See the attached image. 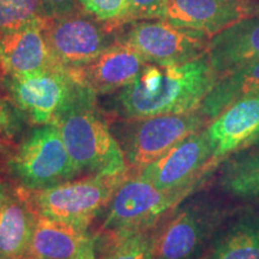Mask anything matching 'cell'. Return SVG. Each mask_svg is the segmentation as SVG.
<instances>
[{"mask_svg":"<svg viewBox=\"0 0 259 259\" xmlns=\"http://www.w3.org/2000/svg\"><path fill=\"white\" fill-rule=\"evenodd\" d=\"M15 144L10 139L0 138V166L6 163L8 164L9 158L15 151Z\"/></svg>","mask_w":259,"mask_h":259,"instance_id":"28","label":"cell"},{"mask_svg":"<svg viewBox=\"0 0 259 259\" xmlns=\"http://www.w3.org/2000/svg\"><path fill=\"white\" fill-rule=\"evenodd\" d=\"M25 120L11 100L0 96V138L12 139L22 134Z\"/></svg>","mask_w":259,"mask_h":259,"instance_id":"25","label":"cell"},{"mask_svg":"<svg viewBox=\"0 0 259 259\" xmlns=\"http://www.w3.org/2000/svg\"><path fill=\"white\" fill-rule=\"evenodd\" d=\"M56 126L79 173L118 176L127 171L124 151L100 114L96 97L74 106Z\"/></svg>","mask_w":259,"mask_h":259,"instance_id":"2","label":"cell"},{"mask_svg":"<svg viewBox=\"0 0 259 259\" xmlns=\"http://www.w3.org/2000/svg\"><path fill=\"white\" fill-rule=\"evenodd\" d=\"M218 79L206 54L180 65L148 63L116 92L113 109L126 120L198 111Z\"/></svg>","mask_w":259,"mask_h":259,"instance_id":"1","label":"cell"},{"mask_svg":"<svg viewBox=\"0 0 259 259\" xmlns=\"http://www.w3.org/2000/svg\"><path fill=\"white\" fill-rule=\"evenodd\" d=\"M259 12V0H169L167 19L210 37Z\"/></svg>","mask_w":259,"mask_h":259,"instance_id":"13","label":"cell"},{"mask_svg":"<svg viewBox=\"0 0 259 259\" xmlns=\"http://www.w3.org/2000/svg\"><path fill=\"white\" fill-rule=\"evenodd\" d=\"M210 36L168 19H142L125 23L116 30L115 41L134 48L147 63L180 65L208 52Z\"/></svg>","mask_w":259,"mask_h":259,"instance_id":"8","label":"cell"},{"mask_svg":"<svg viewBox=\"0 0 259 259\" xmlns=\"http://www.w3.org/2000/svg\"><path fill=\"white\" fill-rule=\"evenodd\" d=\"M94 244H95V242H94ZM94 244L87 246L84 250L80 251L77 255H74L72 259H96L95 251H94Z\"/></svg>","mask_w":259,"mask_h":259,"instance_id":"29","label":"cell"},{"mask_svg":"<svg viewBox=\"0 0 259 259\" xmlns=\"http://www.w3.org/2000/svg\"><path fill=\"white\" fill-rule=\"evenodd\" d=\"M53 17H61L79 12L78 0H44Z\"/></svg>","mask_w":259,"mask_h":259,"instance_id":"27","label":"cell"},{"mask_svg":"<svg viewBox=\"0 0 259 259\" xmlns=\"http://www.w3.org/2000/svg\"><path fill=\"white\" fill-rule=\"evenodd\" d=\"M196 189L163 191L137 174L126 178L108 204L102 231L116 240L153 229Z\"/></svg>","mask_w":259,"mask_h":259,"instance_id":"6","label":"cell"},{"mask_svg":"<svg viewBox=\"0 0 259 259\" xmlns=\"http://www.w3.org/2000/svg\"><path fill=\"white\" fill-rule=\"evenodd\" d=\"M258 144H259V143H258ZM258 144H257V145H258Z\"/></svg>","mask_w":259,"mask_h":259,"instance_id":"33","label":"cell"},{"mask_svg":"<svg viewBox=\"0 0 259 259\" xmlns=\"http://www.w3.org/2000/svg\"><path fill=\"white\" fill-rule=\"evenodd\" d=\"M0 259H37L35 257V254L29 250L28 252H25L24 254L21 255H16V257H4V255H0Z\"/></svg>","mask_w":259,"mask_h":259,"instance_id":"31","label":"cell"},{"mask_svg":"<svg viewBox=\"0 0 259 259\" xmlns=\"http://www.w3.org/2000/svg\"><path fill=\"white\" fill-rule=\"evenodd\" d=\"M34 221L35 213L17 191L0 203V255L16 257L30 250Z\"/></svg>","mask_w":259,"mask_h":259,"instance_id":"19","label":"cell"},{"mask_svg":"<svg viewBox=\"0 0 259 259\" xmlns=\"http://www.w3.org/2000/svg\"><path fill=\"white\" fill-rule=\"evenodd\" d=\"M228 216L209 196L181 202L154 228L153 259H200Z\"/></svg>","mask_w":259,"mask_h":259,"instance_id":"4","label":"cell"},{"mask_svg":"<svg viewBox=\"0 0 259 259\" xmlns=\"http://www.w3.org/2000/svg\"><path fill=\"white\" fill-rule=\"evenodd\" d=\"M52 17L44 0H0V35Z\"/></svg>","mask_w":259,"mask_h":259,"instance_id":"22","label":"cell"},{"mask_svg":"<svg viewBox=\"0 0 259 259\" xmlns=\"http://www.w3.org/2000/svg\"><path fill=\"white\" fill-rule=\"evenodd\" d=\"M128 173L118 176H90L42 190L19 189L35 215L88 228L89 223L111 202L113 194Z\"/></svg>","mask_w":259,"mask_h":259,"instance_id":"5","label":"cell"},{"mask_svg":"<svg viewBox=\"0 0 259 259\" xmlns=\"http://www.w3.org/2000/svg\"><path fill=\"white\" fill-rule=\"evenodd\" d=\"M259 93V60L219 77L199 111L209 121L242 97Z\"/></svg>","mask_w":259,"mask_h":259,"instance_id":"20","label":"cell"},{"mask_svg":"<svg viewBox=\"0 0 259 259\" xmlns=\"http://www.w3.org/2000/svg\"><path fill=\"white\" fill-rule=\"evenodd\" d=\"M220 186L239 199L259 197V149L240 151L227 161L220 176Z\"/></svg>","mask_w":259,"mask_h":259,"instance_id":"21","label":"cell"},{"mask_svg":"<svg viewBox=\"0 0 259 259\" xmlns=\"http://www.w3.org/2000/svg\"><path fill=\"white\" fill-rule=\"evenodd\" d=\"M12 193L14 192L9 189V186L6 185L4 181L0 180V203H3L5 199H8Z\"/></svg>","mask_w":259,"mask_h":259,"instance_id":"30","label":"cell"},{"mask_svg":"<svg viewBox=\"0 0 259 259\" xmlns=\"http://www.w3.org/2000/svg\"><path fill=\"white\" fill-rule=\"evenodd\" d=\"M206 57L219 77L259 60V12L213 35Z\"/></svg>","mask_w":259,"mask_h":259,"instance_id":"16","label":"cell"},{"mask_svg":"<svg viewBox=\"0 0 259 259\" xmlns=\"http://www.w3.org/2000/svg\"><path fill=\"white\" fill-rule=\"evenodd\" d=\"M215 166L209 139L203 128L138 169L137 176L160 190L177 191L198 187L202 178Z\"/></svg>","mask_w":259,"mask_h":259,"instance_id":"11","label":"cell"},{"mask_svg":"<svg viewBox=\"0 0 259 259\" xmlns=\"http://www.w3.org/2000/svg\"><path fill=\"white\" fill-rule=\"evenodd\" d=\"M153 255L154 228L116 239L106 259H153Z\"/></svg>","mask_w":259,"mask_h":259,"instance_id":"23","label":"cell"},{"mask_svg":"<svg viewBox=\"0 0 259 259\" xmlns=\"http://www.w3.org/2000/svg\"><path fill=\"white\" fill-rule=\"evenodd\" d=\"M10 100L32 125H56L71 108L97 97L69 70L54 67L40 72L5 76Z\"/></svg>","mask_w":259,"mask_h":259,"instance_id":"3","label":"cell"},{"mask_svg":"<svg viewBox=\"0 0 259 259\" xmlns=\"http://www.w3.org/2000/svg\"><path fill=\"white\" fill-rule=\"evenodd\" d=\"M85 14L118 30L128 23V8L126 0H78Z\"/></svg>","mask_w":259,"mask_h":259,"instance_id":"24","label":"cell"},{"mask_svg":"<svg viewBox=\"0 0 259 259\" xmlns=\"http://www.w3.org/2000/svg\"><path fill=\"white\" fill-rule=\"evenodd\" d=\"M130 22L142 19H167L169 0H126Z\"/></svg>","mask_w":259,"mask_h":259,"instance_id":"26","label":"cell"},{"mask_svg":"<svg viewBox=\"0 0 259 259\" xmlns=\"http://www.w3.org/2000/svg\"><path fill=\"white\" fill-rule=\"evenodd\" d=\"M5 89V74L0 71V90Z\"/></svg>","mask_w":259,"mask_h":259,"instance_id":"32","label":"cell"},{"mask_svg":"<svg viewBox=\"0 0 259 259\" xmlns=\"http://www.w3.org/2000/svg\"><path fill=\"white\" fill-rule=\"evenodd\" d=\"M209 122L198 109L183 114L128 119L116 127V132L126 162L141 169L189 136L203 130Z\"/></svg>","mask_w":259,"mask_h":259,"instance_id":"9","label":"cell"},{"mask_svg":"<svg viewBox=\"0 0 259 259\" xmlns=\"http://www.w3.org/2000/svg\"><path fill=\"white\" fill-rule=\"evenodd\" d=\"M8 168L25 190L47 189L70 181L79 174L56 125L32 130L15 149Z\"/></svg>","mask_w":259,"mask_h":259,"instance_id":"7","label":"cell"},{"mask_svg":"<svg viewBox=\"0 0 259 259\" xmlns=\"http://www.w3.org/2000/svg\"><path fill=\"white\" fill-rule=\"evenodd\" d=\"M147 64L134 48L115 42L89 64L71 72L96 95H106L134 82Z\"/></svg>","mask_w":259,"mask_h":259,"instance_id":"14","label":"cell"},{"mask_svg":"<svg viewBox=\"0 0 259 259\" xmlns=\"http://www.w3.org/2000/svg\"><path fill=\"white\" fill-rule=\"evenodd\" d=\"M216 164L259 143V93L232 103L205 126Z\"/></svg>","mask_w":259,"mask_h":259,"instance_id":"12","label":"cell"},{"mask_svg":"<svg viewBox=\"0 0 259 259\" xmlns=\"http://www.w3.org/2000/svg\"><path fill=\"white\" fill-rule=\"evenodd\" d=\"M44 32L54 63L69 71L89 64L116 42L115 29L80 11L50 18Z\"/></svg>","mask_w":259,"mask_h":259,"instance_id":"10","label":"cell"},{"mask_svg":"<svg viewBox=\"0 0 259 259\" xmlns=\"http://www.w3.org/2000/svg\"><path fill=\"white\" fill-rule=\"evenodd\" d=\"M203 259H259V213L245 209L227 216Z\"/></svg>","mask_w":259,"mask_h":259,"instance_id":"17","label":"cell"},{"mask_svg":"<svg viewBox=\"0 0 259 259\" xmlns=\"http://www.w3.org/2000/svg\"><path fill=\"white\" fill-rule=\"evenodd\" d=\"M92 244L88 228L35 215L30 251L37 259H72Z\"/></svg>","mask_w":259,"mask_h":259,"instance_id":"18","label":"cell"},{"mask_svg":"<svg viewBox=\"0 0 259 259\" xmlns=\"http://www.w3.org/2000/svg\"><path fill=\"white\" fill-rule=\"evenodd\" d=\"M46 22H36L0 35V71L5 76L34 73L58 67L45 37L44 25Z\"/></svg>","mask_w":259,"mask_h":259,"instance_id":"15","label":"cell"}]
</instances>
